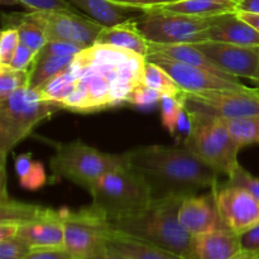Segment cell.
Segmentation results:
<instances>
[{"mask_svg": "<svg viewBox=\"0 0 259 259\" xmlns=\"http://www.w3.org/2000/svg\"><path fill=\"white\" fill-rule=\"evenodd\" d=\"M20 43L17 28L8 27L2 30L0 35V66H9L15 51Z\"/></svg>", "mask_w": 259, "mask_h": 259, "instance_id": "obj_33", "label": "cell"}, {"mask_svg": "<svg viewBox=\"0 0 259 259\" xmlns=\"http://www.w3.org/2000/svg\"><path fill=\"white\" fill-rule=\"evenodd\" d=\"M17 237L32 248L63 247L62 210L46 207L39 217L19 225Z\"/></svg>", "mask_w": 259, "mask_h": 259, "instance_id": "obj_16", "label": "cell"}, {"mask_svg": "<svg viewBox=\"0 0 259 259\" xmlns=\"http://www.w3.org/2000/svg\"><path fill=\"white\" fill-rule=\"evenodd\" d=\"M206 40L259 47V32L242 19L237 12L225 13L214 17L206 30Z\"/></svg>", "mask_w": 259, "mask_h": 259, "instance_id": "obj_17", "label": "cell"}, {"mask_svg": "<svg viewBox=\"0 0 259 259\" xmlns=\"http://www.w3.org/2000/svg\"><path fill=\"white\" fill-rule=\"evenodd\" d=\"M179 220L192 238L224 227L212 190L209 194L185 197L179 210Z\"/></svg>", "mask_w": 259, "mask_h": 259, "instance_id": "obj_15", "label": "cell"}, {"mask_svg": "<svg viewBox=\"0 0 259 259\" xmlns=\"http://www.w3.org/2000/svg\"><path fill=\"white\" fill-rule=\"evenodd\" d=\"M85 259H128V258L124 257V255H121V254H119L118 252L110 249V248L105 247V248H103L101 250L94 253L93 255H90V257H88Z\"/></svg>", "mask_w": 259, "mask_h": 259, "instance_id": "obj_42", "label": "cell"}, {"mask_svg": "<svg viewBox=\"0 0 259 259\" xmlns=\"http://www.w3.org/2000/svg\"><path fill=\"white\" fill-rule=\"evenodd\" d=\"M86 46L68 40H47L42 50L38 52L35 61L47 57H65V56H76Z\"/></svg>", "mask_w": 259, "mask_h": 259, "instance_id": "obj_30", "label": "cell"}, {"mask_svg": "<svg viewBox=\"0 0 259 259\" xmlns=\"http://www.w3.org/2000/svg\"><path fill=\"white\" fill-rule=\"evenodd\" d=\"M37 51L32 50V48L20 42L9 66L12 68H15V70H30L35 58H37Z\"/></svg>", "mask_w": 259, "mask_h": 259, "instance_id": "obj_36", "label": "cell"}, {"mask_svg": "<svg viewBox=\"0 0 259 259\" xmlns=\"http://www.w3.org/2000/svg\"><path fill=\"white\" fill-rule=\"evenodd\" d=\"M10 22H13V25H10V27L17 28L20 42L23 45L39 52L43 46L47 43V37H46L42 28L37 23L33 22L32 19H29L27 14L9 15V23Z\"/></svg>", "mask_w": 259, "mask_h": 259, "instance_id": "obj_27", "label": "cell"}, {"mask_svg": "<svg viewBox=\"0 0 259 259\" xmlns=\"http://www.w3.org/2000/svg\"><path fill=\"white\" fill-rule=\"evenodd\" d=\"M162 125L171 136L177 132H184L185 136L189 129V114L185 110L181 96H163L161 100Z\"/></svg>", "mask_w": 259, "mask_h": 259, "instance_id": "obj_24", "label": "cell"}, {"mask_svg": "<svg viewBox=\"0 0 259 259\" xmlns=\"http://www.w3.org/2000/svg\"><path fill=\"white\" fill-rule=\"evenodd\" d=\"M147 61L157 63L171 75L185 93H200L207 90H235L245 89L244 83L234 76H224L206 68L186 65L162 56H148Z\"/></svg>", "mask_w": 259, "mask_h": 259, "instance_id": "obj_13", "label": "cell"}, {"mask_svg": "<svg viewBox=\"0 0 259 259\" xmlns=\"http://www.w3.org/2000/svg\"><path fill=\"white\" fill-rule=\"evenodd\" d=\"M29 12H51V10H70L78 12L67 0H14Z\"/></svg>", "mask_w": 259, "mask_h": 259, "instance_id": "obj_34", "label": "cell"}, {"mask_svg": "<svg viewBox=\"0 0 259 259\" xmlns=\"http://www.w3.org/2000/svg\"><path fill=\"white\" fill-rule=\"evenodd\" d=\"M197 47L209 57L215 66L229 75L240 78H252L257 70L259 47L238 46L230 43L204 40Z\"/></svg>", "mask_w": 259, "mask_h": 259, "instance_id": "obj_14", "label": "cell"}, {"mask_svg": "<svg viewBox=\"0 0 259 259\" xmlns=\"http://www.w3.org/2000/svg\"><path fill=\"white\" fill-rule=\"evenodd\" d=\"M255 90H257V91H258V94H259V88H257V89H255Z\"/></svg>", "mask_w": 259, "mask_h": 259, "instance_id": "obj_46", "label": "cell"}, {"mask_svg": "<svg viewBox=\"0 0 259 259\" xmlns=\"http://www.w3.org/2000/svg\"><path fill=\"white\" fill-rule=\"evenodd\" d=\"M238 15H239L242 19H244L245 22L249 23L250 25L255 28V29L259 32V14H252V13H240L237 12Z\"/></svg>", "mask_w": 259, "mask_h": 259, "instance_id": "obj_43", "label": "cell"}, {"mask_svg": "<svg viewBox=\"0 0 259 259\" xmlns=\"http://www.w3.org/2000/svg\"><path fill=\"white\" fill-rule=\"evenodd\" d=\"M195 259H229L242 250L239 235L223 227L192 238Z\"/></svg>", "mask_w": 259, "mask_h": 259, "instance_id": "obj_18", "label": "cell"}, {"mask_svg": "<svg viewBox=\"0 0 259 259\" xmlns=\"http://www.w3.org/2000/svg\"><path fill=\"white\" fill-rule=\"evenodd\" d=\"M55 154L50 158V168L56 179H63L90 192L101 176L126 163L124 153H106L88 146L81 139L72 142H50Z\"/></svg>", "mask_w": 259, "mask_h": 259, "instance_id": "obj_6", "label": "cell"}, {"mask_svg": "<svg viewBox=\"0 0 259 259\" xmlns=\"http://www.w3.org/2000/svg\"><path fill=\"white\" fill-rule=\"evenodd\" d=\"M58 109L56 104L42 99L37 91L29 88L14 91L0 103V180H7L8 154Z\"/></svg>", "mask_w": 259, "mask_h": 259, "instance_id": "obj_5", "label": "cell"}, {"mask_svg": "<svg viewBox=\"0 0 259 259\" xmlns=\"http://www.w3.org/2000/svg\"><path fill=\"white\" fill-rule=\"evenodd\" d=\"M225 182L230 186L247 190L248 192H250L253 196H255L259 200V177L248 172L244 167L240 166V163L235 167V169Z\"/></svg>", "mask_w": 259, "mask_h": 259, "instance_id": "obj_32", "label": "cell"}, {"mask_svg": "<svg viewBox=\"0 0 259 259\" xmlns=\"http://www.w3.org/2000/svg\"><path fill=\"white\" fill-rule=\"evenodd\" d=\"M184 199L181 196L153 199L138 214L110 224L111 229L158 245L186 259H195L192 237L179 220V210Z\"/></svg>", "mask_w": 259, "mask_h": 259, "instance_id": "obj_3", "label": "cell"}, {"mask_svg": "<svg viewBox=\"0 0 259 259\" xmlns=\"http://www.w3.org/2000/svg\"><path fill=\"white\" fill-rule=\"evenodd\" d=\"M185 110L190 114H204L232 119L259 115V94L255 89L207 90L181 93Z\"/></svg>", "mask_w": 259, "mask_h": 259, "instance_id": "obj_10", "label": "cell"}, {"mask_svg": "<svg viewBox=\"0 0 259 259\" xmlns=\"http://www.w3.org/2000/svg\"><path fill=\"white\" fill-rule=\"evenodd\" d=\"M142 83L159 91L164 96H180L182 93L181 88L177 85L171 75L161 66L151 61H146L142 73Z\"/></svg>", "mask_w": 259, "mask_h": 259, "instance_id": "obj_26", "label": "cell"}, {"mask_svg": "<svg viewBox=\"0 0 259 259\" xmlns=\"http://www.w3.org/2000/svg\"><path fill=\"white\" fill-rule=\"evenodd\" d=\"M137 18H133L125 23L111 25V27H104L95 45L110 46V47L131 51L137 55L147 57L149 51V43L139 30Z\"/></svg>", "mask_w": 259, "mask_h": 259, "instance_id": "obj_19", "label": "cell"}, {"mask_svg": "<svg viewBox=\"0 0 259 259\" xmlns=\"http://www.w3.org/2000/svg\"><path fill=\"white\" fill-rule=\"evenodd\" d=\"M230 133L240 147L259 144V115L228 120Z\"/></svg>", "mask_w": 259, "mask_h": 259, "instance_id": "obj_28", "label": "cell"}, {"mask_svg": "<svg viewBox=\"0 0 259 259\" xmlns=\"http://www.w3.org/2000/svg\"><path fill=\"white\" fill-rule=\"evenodd\" d=\"M63 247L76 259H85L106 247L111 233L108 218L93 204L70 210L62 207Z\"/></svg>", "mask_w": 259, "mask_h": 259, "instance_id": "obj_8", "label": "cell"}, {"mask_svg": "<svg viewBox=\"0 0 259 259\" xmlns=\"http://www.w3.org/2000/svg\"><path fill=\"white\" fill-rule=\"evenodd\" d=\"M29 70H15L10 66H0V103L22 88H28Z\"/></svg>", "mask_w": 259, "mask_h": 259, "instance_id": "obj_29", "label": "cell"}, {"mask_svg": "<svg viewBox=\"0 0 259 259\" xmlns=\"http://www.w3.org/2000/svg\"><path fill=\"white\" fill-rule=\"evenodd\" d=\"M163 96V94H161L159 91L148 88L141 82L129 93L126 104L138 106V108H148V106H153L154 104L161 103Z\"/></svg>", "mask_w": 259, "mask_h": 259, "instance_id": "obj_31", "label": "cell"}, {"mask_svg": "<svg viewBox=\"0 0 259 259\" xmlns=\"http://www.w3.org/2000/svg\"><path fill=\"white\" fill-rule=\"evenodd\" d=\"M89 194L110 224L138 214L153 200L146 180L128 162L101 176Z\"/></svg>", "mask_w": 259, "mask_h": 259, "instance_id": "obj_4", "label": "cell"}, {"mask_svg": "<svg viewBox=\"0 0 259 259\" xmlns=\"http://www.w3.org/2000/svg\"><path fill=\"white\" fill-rule=\"evenodd\" d=\"M25 14L42 28L47 40H68L86 47L95 45L105 27L88 15L70 10L29 12Z\"/></svg>", "mask_w": 259, "mask_h": 259, "instance_id": "obj_11", "label": "cell"}, {"mask_svg": "<svg viewBox=\"0 0 259 259\" xmlns=\"http://www.w3.org/2000/svg\"><path fill=\"white\" fill-rule=\"evenodd\" d=\"M19 224L13 222H0V242L12 239L18 235Z\"/></svg>", "mask_w": 259, "mask_h": 259, "instance_id": "obj_40", "label": "cell"}, {"mask_svg": "<svg viewBox=\"0 0 259 259\" xmlns=\"http://www.w3.org/2000/svg\"><path fill=\"white\" fill-rule=\"evenodd\" d=\"M237 0H176L158 5L144 13H172L191 17H215L235 12Z\"/></svg>", "mask_w": 259, "mask_h": 259, "instance_id": "obj_21", "label": "cell"}, {"mask_svg": "<svg viewBox=\"0 0 259 259\" xmlns=\"http://www.w3.org/2000/svg\"><path fill=\"white\" fill-rule=\"evenodd\" d=\"M25 259H76L65 247L32 248Z\"/></svg>", "mask_w": 259, "mask_h": 259, "instance_id": "obj_37", "label": "cell"}, {"mask_svg": "<svg viewBox=\"0 0 259 259\" xmlns=\"http://www.w3.org/2000/svg\"><path fill=\"white\" fill-rule=\"evenodd\" d=\"M250 80H252L253 82H254L255 85H257V88H259V61H258V66H257V70H255L254 76H253V77L250 78Z\"/></svg>", "mask_w": 259, "mask_h": 259, "instance_id": "obj_45", "label": "cell"}, {"mask_svg": "<svg viewBox=\"0 0 259 259\" xmlns=\"http://www.w3.org/2000/svg\"><path fill=\"white\" fill-rule=\"evenodd\" d=\"M106 247L128 259H186L152 243L111 230Z\"/></svg>", "mask_w": 259, "mask_h": 259, "instance_id": "obj_20", "label": "cell"}, {"mask_svg": "<svg viewBox=\"0 0 259 259\" xmlns=\"http://www.w3.org/2000/svg\"><path fill=\"white\" fill-rule=\"evenodd\" d=\"M14 169L19 185L25 190L35 191L47 182L46 169L40 162L33 159L32 153H20L14 159Z\"/></svg>", "mask_w": 259, "mask_h": 259, "instance_id": "obj_23", "label": "cell"}, {"mask_svg": "<svg viewBox=\"0 0 259 259\" xmlns=\"http://www.w3.org/2000/svg\"><path fill=\"white\" fill-rule=\"evenodd\" d=\"M30 250L32 247L18 237L0 242V259H25Z\"/></svg>", "mask_w": 259, "mask_h": 259, "instance_id": "obj_35", "label": "cell"}, {"mask_svg": "<svg viewBox=\"0 0 259 259\" xmlns=\"http://www.w3.org/2000/svg\"><path fill=\"white\" fill-rule=\"evenodd\" d=\"M220 218L238 235L259 224V200L247 190L220 182L212 189Z\"/></svg>", "mask_w": 259, "mask_h": 259, "instance_id": "obj_12", "label": "cell"}, {"mask_svg": "<svg viewBox=\"0 0 259 259\" xmlns=\"http://www.w3.org/2000/svg\"><path fill=\"white\" fill-rule=\"evenodd\" d=\"M110 2L116 5H120V7L136 10V12L144 13L154 7L167 4V3L176 2V0H110Z\"/></svg>", "mask_w": 259, "mask_h": 259, "instance_id": "obj_38", "label": "cell"}, {"mask_svg": "<svg viewBox=\"0 0 259 259\" xmlns=\"http://www.w3.org/2000/svg\"><path fill=\"white\" fill-rule=\"evenodd\" d=\"M189 114V129L182 143L222 176L232 175L239 164L242 147L234 141L227 119L204 114Z\"/></svg>", "mask_w": 259, "mask_h": 259, "instance_id": "obj_7", "label": "cell"}, {"mask_svg": "<svg viewBox=\"0 0 259 259\" xmlns=\"http://www.w3.org/2000/svg\"><path fill=\"white\" fill-rule=\"evenodd\" d=\"M235 12L259 14V0H237Z\"/></svg>", "mask_w": 259, "mask_h": 259, "instance_id": "obj_41", "label": "cell"}, {"mask_svg": "<svg viewBox=\"0 0 259 259\" xmlns=\"http://www.w3.org/2000/svg\"><path fill=\"white\" fill-rule=\"evenodd\" d=\"M212 20L214 17L149 12L139 15L137 24L148 43L196 45L206 40V30Z\"/></svg>", "mask_w": 259, "mask_h": 259, "instance_id": "obj_9", "label": "cell"}, {"mask_svg": "<svg viewBox=\"0 0 259 259\" xmlns=\"http://www.w3.org/2000/svg\"><path fill=\"white\" fill-rule=\"evenodd\" d=\"M229 259H259V254L258 253L247 252V250H240L239 253H237Z\"/></svg>", "mask_w": 259, "mask_h": 259, "instance_id": "obj_44", "label": "cell"}, {"mask_svg": "<svg viewBox=\"0 0 259 259\" xmlns=\"http://www.w3.org/2000/svg\"><path fill=\"white\" fill-rule=\"evenodd\" d=\"M67 2L71 3L77 10H81L85 13V15L93 18L94 20L105 27L125 23L141 15H134L133 13L139 12L114 4L110 0H67Z\"/></svg>", "mask_w": 259, "mask_h": 259, "instance_id": "obj_22", "label": "cell"}, {"mask_svg": "<svg viewBox=\"0 0 259 259\" xmlns=\"http://www.w3.org/2000/svg\"><path fill=\"white\" fill-rule=\"evenodd\" d=\"M125 156L129 166L146 180L153 199L187 197L201 190H212L222 182V175L184 143L136 147Z\"/></svg>", "mask_w": 259, "mask_h": 259, "instance_id": "obj_2", "label": "cell"}, {"mask_svg": "<svg viewBox=\"0 0 259 259\" xmlns=\"http://www.w3.org/2000/svg\"><path fill=\"white\" fill-rule=\"evenodd\" d=\"M75 56H65V57H47L34 61L29 70V82L28 88L37 90L40 85L50 80L51 77L66 70L72 63Z\"/></svg>", "mask_w": 259, "mask_h": 259, "instance_id": "obj_25", "label": "cell"}, {"mask_svg": "<svg viewBox=\"0 0 259 259\" xmlns=\"http://www.w3.org/2000/svg\"><path fill=\"white\" fill-rule=\"evenodd\" d=\"M239 242L242 250L259 254V224L239 234Z\"/></svg>", "mask_w": 259, "mask_h": 259, "instance_id": "obj_39", "label": "cell"}, {"mask_svg": "<svg viewBox=\"0 0 259 259\" xmlns=\"http://www.w3.org/2000/svg\"><path fill=\"white\" fill-rule=\"evenodd\" d=\"M146 57L110 46L93 45L75 56L70 67L75 89L60 105L76 113H91L126 104L129 93L142 82Z\"/></svg>", "mask_w": 259, "mask_h": 259, "instance_id": "obj_1", "label": "cell"}]
</instances>
